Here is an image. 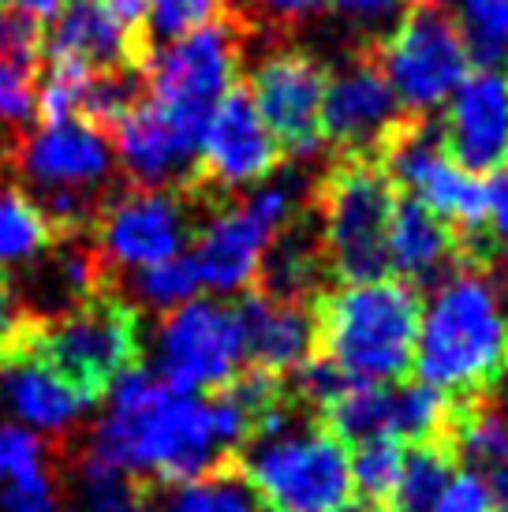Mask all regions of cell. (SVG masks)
Listing matches in <instances>:
<instances>
[{
    "label": "cell",
    "mask_w": 508,
    "mask_h": 512,
    "mask_svg": "<svg viewBox=\"0 0 508 512\" xmlns=\"http://www.w3.org/2000/svg\"><path fill=\"white\" fill-rule=\"evenodd\" d=\"M408 113L400 109L393 86L374 53H355L329 72L322 105V135L340 157H378Z\"/></svg>",
    "instance_id": "cell-15"
},
{
    "label": "cell",
    "mask_w": 508,
    "mask_h": 512,
    "mask_svg": "<svg viewBox=\"0 0 508 512\" xmlns=\"http://www.w3.org/2000/svg\"><path fill=\"white\" fill-rule=\"evenodd\" d=\"M243 333V363L269 374H292L314 356L311 303L273 299L258 288H247L236 299Z\"/></svg>",
    "instance_id": "cell-19"
},
{
    "label": "cell",
    "mask_w": 508,
    "mask_h": 512,
    "mask_svg": "<svg viewBox=\"0 0 508 512\" xmlns=\"http://www.w3.org/2000/svg\"><path fill=\"white\" fill-rule=\"evenodd\" d=\"M445 441L452 445L456 460L471 464V471H490L508 460V415L482 400H460Z\"/></svg>",
    "instance_id": "cell-26"
},
{
    "label": "cell",
    "mask_w": 508,
    "mask_h": 512,
    "mask_svg": "<svg viewBox=\"0 0 508 512\" xmlns=\"http://www.w3.org/2000/svg\"><path fill=\"white\" fill-rule=\"evenodd\" d=\"M42 19L0 4V60L8 57H42Z\"/></svg>",
    "instance_id": "cell-34"
},
{
    "label": "cell",
    "mask_w": 508,
    "mask_h": 512,
    "mask_svg": "<svg viewBox=\"0 0 508 512\" xmlns=\"http://www.w3.org/2000/svg\"><path fill=\"white\" fill-rule=\"evenodd\" d=\"M243 68V27L236 15H221L184 38L154 45L142 64L146 98H154L191 131H206V120Z\"/></svg>",
    "instance_id": "cell-7"
},
{
    "label": "cell",
    "mask_w": 508,
    "mask_h": 512,
    "mask_svg": "<svg viewBox=\"0 0 508 512\" xmlns=\"http://www.w3.org/2000/svg\"><path fill=\"white\" fill-rule=\"evenodd\" d=\"M322 427L329 434H337L348 449L352 445H363L370 438H396L393 434V389L378 382H348L337 397L325 404L322 412Z\"/></svg>",
    "instance_id": "cell-22"
},
{
    "label": "cell",
    "mask_w": 508,
    "mask_h": 512,
    "mask_svg": "<svg viewBox=\"0 0 508 512\" xmlns=\"http://www.w3.org/2000/svg\"><path fill=\"white\" fill-rule=\"evenodd\" d=\"M314 356L359 382H408L423 322L419 288L396 277L322 288L311 299Z\"/></svg>",
    "instance_id": "cell-3"
},
{
    "label": "cell",
    "mask_w": 508,
    "mask_h": 512,
    "mask_svg": "<svg viewBox=\"0 0 508 512\" xmlns=\"http://www.w3.org/2000/svg\"><path fill=\"white\" fill-rule=\"evenodd\" d=\"M0 408L27 430L49 434L68 430L71 423H79V415L90 412V404L30 348L27 333L19 348L0 359Z\"/></svg>",
    "instance_id": "cell-20"
},
{
    "label": "cell",
    "mask_w": 508,
    "mask_h": 512,
    "mask_svg": "<svg viewBox=\"0 0 508 512\" xmlns=\"http://www.w3.org/2000/svg\"><path fill=\"white\" fill-rule=\"evenodd\" d=\"M202 135L165 113L154 98L142 94L113 128V154L131 187H165L191 191L198 172Z\"/></svg>",
    "instance_id": "cell-16"
},
{
    "label": "cell",
    "mask_w": 508,
    "mask_h": 512,
    "mask_svg": "<svg viewBox=\"0 0 508 512\" xmlns=\"http://www.w3.org/2000/svg\"><path fill=\"white\" fill-rule=\"evenodd\" d=\"M329 512H389V505L370 501V498H344L337 509H329Z\"/></svg>",
    "instance_id": "cell-43"
},
{
    "label": "cell",
    "mask_w": 508,
    "mask_h": 512,
    "mask_svg": "<svg viewBox=\"0 0 508 512\" xmlns=\"http://www.w3.org/2000/svg\"><path fill=\"white\" fill-rule=\"evenodd\" d=\"M445 154L475 176L508 169V75L479 68L445 101L438 124Z\"/></svg>",
    "instance_id": "cell-17"
},
{
    "label": "cell",
    "mask_w": 508,
    "mask_h": 512,
    "mask_svg": "<svg viewBox=\"0 0 508 512\" xmlns=\"http://www.w3.org/2000/svg\"><path fill=\"white\" fill-rule=\"evenodd\" d=\"M284 150L251 101V90L236 83L206 120L198 146V172L191 195L210 199L240 187H258L281 169Z\"/></svg>",
    "instance_id": "cell-13"
},
{
    "label": "cell",
    "mask_w": 508,
    "mask_h": 512,
    "mask_svg": "<svg viewBox=\"0 0 508 512\" xmlns=\"http://www.w3.org/2000/svg\"><path fill=\"white\" fill-rule=\"evenodd\" d=\"M75 512H150V486H142L124 471L83 460Z\"/></svg>",
    "instance_id": "cell-30"
},
{
    "label": "cell",
    "mask_w": 508,
    "mask_h": 512,
    "mask_svg": "<svg viewBox=\"0 0 508 512\" xmlns=\"http://www.w3.org/2000/svg\"><path fill=\"white\" fill-rule=\"evenodd\" d=\"M225 15V0H146V23L154 42H172Z\"/></svg>",
    "instance_id": "cell-32"
},
{
    "label": "cell",
    "mask_w": 508,
    "mask_h": 512,
    "mask_svg": "<svg viewBox=\"0 0 508 512\" xmlns=\"http://www.w3.org/2000/svg\"><path fill=\"white\" fill-rule=\"evenodd\" d=\"M34 314L23 311V303L15 296V288L8 285V277L0 273V359L8 356L12 348H19L23 333L30 329Z\"/></svg>",
    "instance_id": "cell-39"
},
{
    "label": "cell",
    "mask_w": 508,
    "mask_h": 512,
    "mask_svg": "<svg viewBox=\"0 0 508 512\" xmlns=\"http://www.w3.org/2000/svg\"><path fill=\"white\" fill-rule=\"evenodd\" d=\"M400 191L374 157H340L314 191V225L325 270L340 285L389 277L385 236Z\"/></svg>",
    "instance_id": "cell-5"
},
{
    "label": "cell",
    "mask_w": 508,
    "mask_h": 512,
    "mask_svg": "<svg viewBox=\"0 0 508 512\" xmlns=\"http://www.w3.org/2000/svg\"><path fill=\"white\" fill-rule=\"evenodd\" d=\"M423 4H434V0H423Z\"/></svg>",
    "instance_id": "cell-45"
},
{
    "label": "cell",
    "mask_w": 508,
    "mask_h": 512,
    "mask_svg": "<svg viewBox=\"0 0 508 512\" xmlns=\"http://www.w3.org/2000/svg\"><path fill=\"white\" fill-rule=\"evenodd\" d=\"M374 57L408 116L445 109L456 86L471 75L460 34L434 4H419L400 15L396 27L374 42Z\"/></svg>",
    "instance_id": "cell-8"
},
{
    "label": "cell",
    "mask_w": 508,
    "mask_h": 512,
    "mask_svg": "<svg viewBox=\"0 0 508 512\" xmlns=\"http://www.w3.org/2000/svg\"><path fill=\"white\" fill-rule=\"evenodd\" d=\"M57 240L60 232L30 195H23L19 187L0 191V273L19 262H34Z\"/></svg>",
    "instance_id": "cell-25"
},
{
    "label": "cell",
    "mask_w": 508,
    "mask_h": 512,
    "mask_svg": "<svg viewBox=\"0 0 508 512\" xmlns=\"http://www.w3.org/2000/svg\"><path fill=\"white\" fill-rule=\"evenodd\" d=\"M325 86H329V68L307 49H273L258 60L247 90L284 154L311 157L325 146Z\"/></svg>",
    "instance_id": "cell-14"
},
{
    "label": "cell",
    "mask_w": 508,
    "mask_h": 512,
    "mask_svg": "<svg viewBox=\"0 0 508 512\" xmlns=\"http://www.w3.org/2000/svg\"><path fill=\"white\" fill-rule=\"evenodd\" d=\"M150 505H154V498H150ZM150 512H262V505L240 475V468L225 464V468L206 471L198 479L165 486V494L157 498Z\"/></svg>",
    "instance_id": "cell-24"
},
{
    "label": "cell",
    "mask_w": 508,
    "mask_h": 512,
    "mask_svg": "<svg viewBox=\"0 0 508 512\" xmlns=\"http://www.w3.org/2000/svg\"><path fill=\"white\" fill-rule=\"evenodd\" d=\"M415 374L452 400H482L508 378V311L490 277L464 262L423 303Z\"/></svg>",
    "instance_id": "cell-2"
},
{
    "label": "cell",
    "mask_w": 508,
    "mask_h": 512,
    "mask_svg": "<svg viewBox=\"0 0 508 512\" xmlns=\"http://www.w3.org/2000/svg\"><path fill=\"white\" fill-rule=\"evenodd\" d=\"M154 49L146 0H64L42 38L49 60L86 72H139Z\"/></svg>",
    "instance_id": "cell-12"
},
{
    "label": "cell",
    "mask_w": 508,
    "mask_h": 512,
    "mask_svg": "<svg viewBox=\"0 0 508 512\" xmlns=\"http://www.w3.org/2000/svg\"><path fill=\"white\" fill-rule=\"evenodd\" d=\"M389 273L411 288H434L441 277H449L464 258V243L441 217H434L423 202L400 195L385 236Z\"/></svg>",
    "instance_id": "cell-21"
},
{
    "label": "cell",
    "mask_w": 508,
    "mask_h": 512,
    "mask_svg": "<svg viewBox=\"0 0 508 512\" xmlns=\"http://www.w3.org/2000/svg\"><path fill=\"white\" fill-rule=\"evenodd\" d=\"M19 169L42 191H94L116 169L113 139L79 120L42 124L19 143Z\"/></svg>",
    "instance_id": "cell-18"
},
{
    "label": "cell",
    "mask_w": 508,
    "mask_h": 512,
    "mask_svg": "<svg viewBox=\"0 0 508 512\" xmlns=\"http://www.w3.org/2000/svg\"><path fill=\"white\" fill-rule=\"evenodd\" d=\"M325 0H236V12L247 23H269V27H296L311 19Z\"/></svg>",
    "instance_id": "cell-38"
},
{
    "label": "cell",
    "mask_w": 508,
    "mask_h": 512,
    "mask_svg": "<svg viewBox=\"0 0 508 512\" xmlns=\"http://www.w3.org/2000/svg\"><path fill=\"white\" fill-rule=\"evenodd\" d=\"M27 344L94 408L127 370L139 367L142 322L124 296L101 288L68 311L34 318Z\"/></svg>",
    "instance_id": "cell-4"
},
{
    "label": "cell",
    "mask_w": 508,
    "mask_h": 512,
    "mask_svg": "<svg viewBox=\"0 0 508 512\" xmlns=\"http://www.w3.org/2000/svg\"><path fill=\"white\" fill-rule=\"evenodd\" d=\"M486 236L508 247V169L486 180Z\"/></svg>",
    "instance_id": "cell-40"
},
{
    "label": "cell",
    "mask_w": 508,
    "mask_h": 512,
    "mask_svg": "<svg viewBox=\"0 0 508 512\" xmlns=\"http://www.w3.org/2000/svg\"><path fill=\"white\" fill-rule=\"evenodd\" d=\"M505 404H508V378H505Z\"/></svg>",
    "instance_id": "cell-44"
},
{
    "label": "cell",
    "mask_w": 508,
    "mask_h": 512,
    "mask_svg": "<svg viewBox=\"0 0 508 512\" xmlns=\"http://www.w3.org/2000/svg\"><path fill=\"white\" fill-rule=\"evenodd\" d=\"M236 468L266 512H329L352 490L348 445L299 412L273 434L247 441Z\"/></svg>",
    "instance_id": "cell-6"
},
{
    "label": "cell",
    "mask_w": 508,
    "mask_h": 512,
    "mask_svg": "<svg viewBox=\"0 0 508 512\" xmlns=\"http://www.w3.org/2000/svg\"><path fill=\"white\" fill-rule=\"evenodd\" d=\"M299 214L292 187L266 184L251 199L236 206H221L217 214L198 225L195 232V258L202 288H213L221 296H240L258 281V266L266 258V247L292 217Z\"/></svg>",
    "instance_id": "cell-10"
},
{
    "label": "cell",
    "mask_w": 508,
    "mask_h": 512,
    "mask_svg": "<svg viewBox=\"0 0 508 512\" xmlns=\"http://www.w3.org/2000/svg\"><path fill=\"white\" fill-rule=\"evenodd\" d=\"M243 370L236 299H187L157 333V378L176 393H217Z\"/></svg>",
    "instance_id": "cell-9"
},
{
    "label": "cell",
    "mask_w": 508,
    "mask_h": 512,
    "mask_svg": "<svg viewBox=\"0 0 508 512\" xmlns=\"http://www.w3.org/2000/svg\"><path fill=\"white\" fill-rule=\"evenodd\" d=\"M404 453H408V441L389 438V434L370 438L363 445H352L348 475H352V486L359 490V498L381 501V505L393 498L400 471H404Z\"/></svg>",
    "instance_id": "cell-28"
},
{
    "label": "cell",
    "mask_w": 508,
    "mask_h": 512,
    "mask_svg": "<svg viewBox=\"0 0 508 512\" xmlns=\"http://www.w3.org/2000/svg\"><path fill=\"white\" fill-rule=\"evenodd\" d=\"M333 12L359 30H374L381 38L396 27V19L408 12V0H325Z\"/></svg>",
    "instance_id": "cell-36"
},
{
    "label": "cell",
    "mask_w": 508,
    "mask_h": 512,
    "mask_svg": "<svg viewBox=\"0 0 508 512\" xmlns=\"http://www.w3.org/2000/svg\"><path fill=\"white\" fill-rule=\"evenodd\" d=\"M109 397L113 408L90 438V464L124 471L150 490L236 464L217 430L210 397L176 393L142 363L127 370Z\"/></svg>",
    "instance_id": "cell-1"
},
{
    "label": "cell",
    "mask_w": 508,
    "mask_h": 512,
    "mask_svg": "<svg viewBox=\"0 0 508 512\" xmlns=\"http://www.w3.org/2000/svg\"><path fill=\"white\" fill-rule=\"evenodd\" d=\"M198 288H202V277H198L195 258L187 255V251L169 258V262L135 270V299H142L154 311H176V307H184L187 299L198 296Z\"/></svg>",
    "instance_id": "cell-31"
},
{
    "label": "cell",
    "mask_w": 508,
    "mask_h": 512,
    "mask_svg": "<svg viewBox=\"0 0 508 512\" xmlns=\"http://www.w3.org/2000/svg\"><path fill=\"white\" fill-rule=\"evenodd\" d=\"M38 86H42V57L0 60V131L23 143V131L38 116Z\"/></svg>",
    "instance_id": "cell-29"
},
{
    "label": "cell",
    "mask_w": 508,
    "mask_h": 512,
    "mask_svg": "<svg viewBox=\"0 0 508 512\" xmlns=\"http://www.w3.org/2000/svg\"><path fill=\"white\" fill-rule=\"evenodd\" d=\"M434 512H494V494L490 483L479 471H456L449 479V486L441 490Z\"/></svg>",
    "instance_id": "cell-37"
},
{
    "label": "cell",
    "mask_w": 508,
    "mask_h": 512,
    "mask_svg": "<svg viewBox=\"0 0 508 512\" xmlns=\"http://www.w3.org/2000/svg\"><path fill=\"white\" fill-rule=\"evenodd\" d=\"M0 4H12V8L34 15V19H53L64 0H0Z\"/></svg>",
    "instance_id": "cell-42"
},
{
    "label": "cell",
    "mask_w": 508,
    "mask_h": 512,
    "mask_svg": "<svg viewBox=\"0 0 508 512\" xmlns=\"http://www.w3.org/2000/svg\"><path fill=\"white\" fill-rule=\"evenodd\" d=\"M501 512H505V509H501Z\"/></svg>",
    "instance_id": "cell-46"
},
{
    "label": "cell",
    "mask_w": 508,
    "mask_h": 512,
    "mask_svg": "<svg viewBox=\"0 0 508 512\" xmlns=\"http://www.w3.org/2000/svg\"><path fill=\"white\" fill-rule=\"evenodd\" d=\"M191 191H165V187H131L109 199L94 217V247L109 262V270H146L157 262L184 255L187 240L198 232Z\"/></svg>",
    "instance_id": "cell-11"
},
{
    "label": "cell",
    "mask_w": 508,
    "mask_h": 512,
    "mask_svg": "<svg viewBox=\"0 0 508 512\" xmlns=\"http://www.w3.org/2000/svg\"><path fill=\"white\" fill-rule=\"evenodd\" d=\"M456 453L445 438L441 441H415L404 453V471L396 483L393 498L385 501L389 512H434L441 490L456 475Z\"/></svg>",
    "instance_id": "cell-23"
},
{
    "label": "cell",
    "mask_w": 508,
    "mask_h": 512,
    "mask_svg": "<svg viewBox=\"0 0 508 512\" xmlns=\"http://www.w3.org/2000/svg\"><path fill=\"white\" fill-rule=\"evenodd\" d=\"M486 483H490V494H494V509L508 512V460H501L497 468H490Z\"/></svg>",
    "instance_id": "cell-41"
},
{
    "label": "cell",
    "mask_w": 508,
    "mask_h": 512,
    "mask_svg": "<svg viewBox=\"0 0 508 512\" xmlns=\"http://www.w3.org/2000/svg\"><path fill=\"white\" fill-rule=\"evenodd\" d=\"M0 512H60L49 471H34V475L0 486Z\"/></svg>",
    "instance_id": "cell-35"
},
{
    "label": "cell",
    "mask_w": 508,
    "mask_h": 512,
    "mask_svg": "<svg viewBox=\"0 0 508 512\" xmlns=\"http://www.w3.org/2000/svg\"><path fill=\"white\" fill-rule=\"evenodd\" d=\"M34 471H45V441L38 438V430L0 423V486Z\"/></svg>",
    "instance_id": "cell-33"
},
{
    "label": "cell",
    "mask_w": 508,
    "mask_h": 512,
    "mask_svg": "<svg viewBox=\"0 0 508 512\" xmlns=\"http://www.w3.org/2000/svg\"><path fill=\"white\" fill-rule=\"evenodd\" d=\"M452 27L479 68H501L508 60V0H452Z\"/></svg>",
    "instance_id": "cell-27"
}]
</instances>
